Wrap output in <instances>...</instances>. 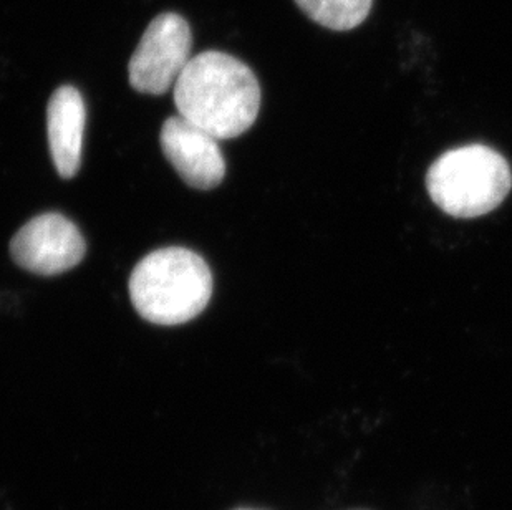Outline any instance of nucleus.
<instances>
[{"mask_svg":"<svg viewBox=\"0 0 512 510\" xmlns=\"http://www.w3.org/2000/svg\"><path fill=\"white\" fill-rule=\"evenodd\" d=\"M87 108L82 93L65 85L52 95L47 108L50 154L60 178L72 179L82 163Z\"/></svg>","mask_w":512,"mask_h":510,"instance_id":"nucleus-7","label":"nucleus"},{"mask_svg":"<svg viewBox=\"0 0 512 510\" xmlns=\"http://www.w3.org/2000/svg\"><path fill=\"white\" fill-rule=\"evenodd\" d=\"M237 510H254V509H237Z\"/></svg>","mask_w":512,"mask_h":510,"instance_id":"nucleus-9","label":"nucleus"},{"mask_svg":"<svg viewBox=\"0 0 512 510\" xmlns=\"http://www.w3.org/2000/svg\"><path fill=\"white\" fill-rule=\"evenodd\" d=\"M161 148L184 183L194 189L216 188L226 176V161L219 143L203 128L173 116L161 128Z\"/></svg>","mask_w":512,"mask_h":510,"instance_id":"nucleus-6","label":"nucleus"},{"mask_svg":"<svg viewBox=\"0 0 512 510\" xmlns=\"http://www.w3.org/2000/svg\"><path fill=\"white\" fill-rule=\"evenodd\" d=\"M87 244L68 217L45 212L30 219L10 242L15 264L32 274L58 275L82 262Z\"/></svg>","mask_w":512,"mask_h":510,"instance_id":"nucleus-5","label":"nucleus"},{"mask_svg":"<svg viewBox=\"0 0 512 510\" xmlns=\"http://www.w3.org/2000/svg\"><path fill=\"white\" fill-rule=\"evenodd\" d=\"M213 295L206 260L184 247H165L146 255L130 277L136 312L155 325H181L198 317Z\"/></svg>","mask_w":512,"mask_h":510,"instance_id":"nucleus-2","label":"nucleus"},{"mask_svg":"<svg viewBox=\"0 0 512 510\" xmlns=\"http://www.w3.org/2000/svg\"><path fill=\"white\" fill-rule=\"evenodd\" d=\"M193 37L186 20L178 14L156 17L141 37L130 60L131 87L148 95H163L178 82L188 65Z\"/></svg>","mask_w":512,"mask_h":510,"instance_id":"nucleus-4","label":"nucleus"},{"mask_svg":"<svg viewBox=\"0 0 512 510\" xmlns=\"http://www.w3.org/2000/svg\"><path fill=\"white\" fill-rule=\"evenodd\" d=\"M511 188L508 161L503 154L484 145L446 151L426 174L431 201L458 219H473L494 211Z\"/></svg>","mask_w":512,"mask_h":510,"instance_id":"nucleus-3","label":"nucleus"},{"mask_svg":"<svg viewBox=\"0 0 512 510\" xmlns=\"http://www.w3.org/2000/svg\"><path fill=\"white\" fill-rule=\"evenodd\" d=\"M179 116L216 140L249 130L261 108V87L246 63L223 52H203L189 60L174 85Z\"/></svg>","mask_w":512,"mask_h":510,"instance_id":"nucleus-1","label":"nucleus"},{"mask_svg":"<svg viewBox=\"0 0 512 510\" xmlns=\"http://www.w3.org/2000/svg\"><path fill=\"white\" fill-rule=\"evenodd\" d=\"M310 19L330 30H352L367 19L373 0H295Z\"/></svg>","mask_w":512,"mask_h":510,"instance_id":"nucleus-8","label":"nucleus"}]
</instances>
